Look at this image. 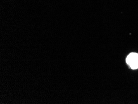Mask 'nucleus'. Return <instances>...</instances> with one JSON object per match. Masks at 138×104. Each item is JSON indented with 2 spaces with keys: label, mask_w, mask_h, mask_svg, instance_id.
<instances>
[{
  "label": "nucleus",
  "mask_w": 138,
  "mask_h": 104,
  "mask_svg": "<svg viewBox=\"0 0 138 104\" xmlns=\"http://www.w3.org/2000/svg\"><path fill=\"white\" fill-rule=\"evenodd\" d=\"M126 62L132 69L138 68V54L131 53L128 55Z\"/></svg>",
  "instance_id": "1"
}]
</instances>
